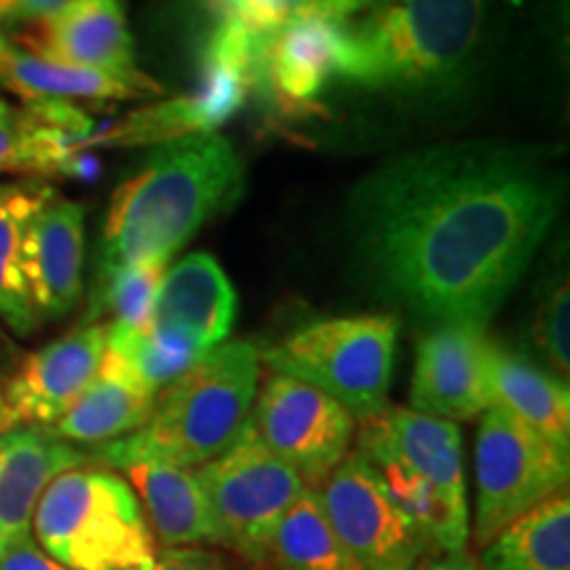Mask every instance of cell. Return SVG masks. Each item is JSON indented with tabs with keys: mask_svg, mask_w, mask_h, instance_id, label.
I'll list each match as a JSON object with an SVG mask.
<instances>
[{
	"mask_svg": "<svg viewBox=\"0 0 570 570\" xmlns=\"http://www.w3.org/2000/svg\"><path fill=\"white\" fill-rule=\"evenodd\" d=\"M356 452L375 468L433 558L465 550L470 508L458 423L410 407H386L360 420Z\"/></svg>",
	"mask_w": 570,
	"mask_h": 570,
	"instance_id": "cell-5",
	"label": "cell"
},
{
	"mask_svg": "<svg viewBox=\"0 0 570 570\" xmlns=\"http://www.w3.org/2000/svg\"><path fill=\"white\" fill-rule=\"evenodd\" d=\"M458 554V552H454ZM454 554H439V558H425L417 568L412 570H452L454 568Z\"/></svg>",
	"mask_w": 570,
	"mask_h": 570,
	"instance_id": "cell-36",
	"label": "cell"
},
{
	"mask_svg": "<svg viewBox=\"0 0 570 570\" xmlns=\"http://www.w3.org/2000/svg\"><path fill=\"white\" fill-rule=\"evenodd\" d=\"M164 273L167 265H135L96 277L85 323H101L106 317V325L114 331L146 327L151 323L154 298Z\"/></svg>",
	"mask_w": 570,
	"mask_h": 570,
	"instance_id": "cell-28",
	"label": "cell"
},
{
	"mask_svg": "<svg viewBox=\"0 0 570 570\" xmlns=\"http://www.w3.org/2000/svg\"><path fill=\"white\" fill-rule=\"evenodd\" d=\"M346 24L309 11L267 42L259 88L285 117H306L333 77L344 75Z\"/></svg>",
	"mask_w": 570,
	"mask_h": 570,
	"instance_id": "cell-14",
	"label": "cell"
},
{
	"mask_svg": "<svg viewBox=\"0 0 570 570\" xmlns=\"http://www.w3.org/2000/svg\"><path fill=\"white\" fill-rule=\"evenodd\" d=\"M88 462V452L51 428L17 425L0 433V552L32 537L35 510L56 475Z\"/></svg>",
	"mask_w": 570,
	"mask_h": 570,
	"instance_id": "cell-17",
	"label": "cell"
},
{
	"mask_svg": "<svg viewBox=\"0 0 570 570\" xmlns=\"http://www.w3.org/2000/svg\"><path fill=\"white\" fill-rule=\"evenodd\" d=\"M63 3H67V0H13V19L40 21L46 19L48 13L61 9Z\"/></svg>",
	"mask_w": 570,
	"mask_h": 570,
	"instance_id": "cell-35",
	"label": "cell"
},
{
	"mask_svg": "<svg viewBox=\"0 0 570 570\" xmlns=\"http://www.w3.org/2000/svg\"><path fill=\"white\" fill-rule=\"evenodd\" d=\"M483 570H570L568 489L512 520L481 550Z\"/></svg>",
	"mask_w": 570,
	"mask_h": 570,
	"instance_id": "cell-24",
	"label": "cell"
},
{
	"mask_svg": "<svg viewBox=\"0 0 570 570\" xmlns=\"http://www.w3.org/2000/svg\"><path fill=\"white\" fill-rule=\"evenodd\" d=\"M252 423L265 446L298 473L306 489L331 479L354 444L356 420L336 399L288 375H273L256 394Z\"/></svg>",
	"mask_w": 570,
	"mask_h": 570,
	"instance_id": "cell-12",
	"label": "cell"
},
{
	"mask_svg": "<svg viewBox=\"0 0 570 570\" xmlns=\"http://www.w3.org/2000/svg\"><path fill=\"white\" fill-rule=\"evenodd\" d=\"M487 0H386L346 24L344 80L399 96L454 90L473 59Z\"/></svg>",
	"mask_w": 570,
	"mask_h": 570,
	"instance_id": "cell-4",
	"label": "cell"
},
{
	"mask_svg": "<svg viewBox=\"0 0 570 570\" xmlns=\"http://www.w3.org/2000/svg\"><path fill=\"white\" fill-rule=\"evenodd\" d=\"M259 348L225 341L156 396L148 423L130 436L101 444L90 460L119 470L130 462L202 468L244 433L259 394Z\"/></svg>",
	"mask_w": 570,
	"mask_h": 570,
	"instance_id": "cell-3",
	"label": "cell"
},
{
	"mask_svg": "<svg viewBox=\"0 0 570 570\" xmlns=\"http://www.w3.org/2000/svg\"><path fill=\"white\" fill-rule=\"evenodd\" d=\"M0 175H27L42 180V159L24 109L6 101H0Z\"/></svg>",
	"mask_w": 570,
	"mask_h": 570,
	"instance_id": "cell-30",
	"label": "cell"
},
{
	"mask_svg": "<svg viewBox=\"0 0 570 570\" xmlns=\"http://www.w3.org/2000/svg\"><path fill=\"white\" fill-rule=\"evenodd\" d=\"M399 320L394 315H356L317 320L259 352L275 375H288L336 399L354 420L389 407Z\"/></svg>",
	"mask_w": 570,
	"mask_h": 570,
	"instance_id": "cell-7",
	"label": "cell"
},
{
	"mask_svg": "<svg viewBox=\"0 0 570 570\" xmlns=\"http://www.w3.org/2000/svg\"><path fill=\"white\" fill-rule=\"evenodd\" d=\"M209 502L214 544L252 562H267L269 541L306 483L265 446L252 420L219 458L196 468Z\"/></svg>",
	"mask_w": 570,
	"mask_h": 570,
	"instance_id": "cell-9",
	"label": "cell"
},
{
	"mask_svg": "<svg viewBox=\"0 0 570 570\" xmlns=\"http://www.w3.org/2000/svg\"><path fill=\"white\" fill-rule=\"evenodd\" d=\"M317 0H202V9L219 21H233L248 32L275 35L304 13L315 11Z\"/></svg>",
	"mask_w": 570,
	"mask_h": 570,
	"instance_id": "cell-29",
	"label": "cell"
},
{
	"mask_svg": "<svg viewBox=\"0 0 570 570\" xmlns=\"http://www.w3.org/2000/svg\"><path fill=\"white\" fill-rule=\"evenodd\" d=\"M106 354V323H85L21 362L3 389L19 425L53 428L96 377Z\"/></svg>",
	"mask_w": 570,
	"mask_h": 570,
	"instance_id": "cell-15",
	"label": "cell"
},
{
	"mask_svg": "<svg viewBox=\"0 0 570 570\" xmlns=\"http://www.w3.org/2000/svg\"><path fill=\"white\" fill-rule=\"evenodd\" d=\"M6 19H13V9L9 3H3V0H0V21H6ZM6 46H9V42H6L3 35H0V53H3Z\"/></svg>",
	"mask_w": 570,
	"mask_h": 570,
	"instance_id": "cell-39",
	"label": "cell"
},
{
	"mask_svg": "<svg viewBox=\"0 0 570 570\" xmlns=\"http://www.w3.org/2000/svg\"><path fill=\"white\" fill-rule=\"evenodd\" d=\"M24 48L77 67L135 69L125 0H67L38 21Z\"/></svg>",
	"mask_w": 570,
	"mask_h": 570,
	"instance_id": "cell-19",
	"label": "cell"
},
{
	"mask_svg": "<svg viewBox=\"0 0 570 570\" xmlns=\"http://www.w3.org/2000/svg\"><path fill=\"white\" fill-rule=\"evenodd\" d=\"M494 344L497 341L489 338L487 325H433L417 341L410 410L449 423H465L494 407V386H491Z\"/></svg>",
	"mask_w": 570,
	"mask_h": 570,
	"instance_id": "cell-13",
	"label": "cell"
},
{
	"mask_svg": "<svg viewBox=\"0 0 570 570\" xmlns=\"http://www.w3.org/2000/svg\"><path fill=\"white\" fill-rule=\"evenodd\" d=\"M3 3H9V6H11V9H13V0H3Z\"/></svg>",
	"mask_w": 570,
	"mask_h": 570,
	"instance_id": "cell-40",
	"label": "cell"
},
{
	"mask_svg": "<svg viewBox=\"0 0 570 570\" xmlns=\"http://www.w3.org/2000/svg\"><path fill=\"white\" fill-rule=\"evenodd\" d=\"M21 269L40 323L67 317L82 296L85 206L53 190L27 227Z\"/></svg>",
	"mask_w": 570,
	"mask_h": 570,
	"instance_id": "cell-16",
	"label": "cell"
},
{
	"mask_svg": "<svg viewBox=\"0 0 570 570\" xmlns=\"http://www.w3.org/2000/svg\"><path fill=\"white\" fill-rule=\"evenodd\" d=\"M17 417L11 415L9 404H6V396H3V386H0V433L11 431V428H17Z\"/></svg>",
	"mask_w": 570,
	"mask_h": 570,
	"instance_id": "cell-37",
	"label": "cell"
},
{
	"mask_svg": "<svg viewBox=\"0 0 570 570\" xmlns=\"http://www.w3.org/2000/svg\"><path fill=\"white\" fill-rule=\"evenodd\" d=\"M35 541L69 570H140L156 539L125 475L80 465L56 475L32 518Z\"/></svg>",
	"mask_w": 570,
	"mask_h": 570,
	"instance_id": "cell-6",
	"label": "cell"
},
{
	"mask_svg": "<svg viewBox=\"0 0 570 570\" xmlns=\"http://www.w3.org/2000/svg\"><path fill=\"white\" fill-rule=\"evenodd\" d=\"M570 458L541 433L512 415L489 407L475 439V518L473 544L483 550L512 520L568 489Z\"/></svg>",
	"mask_w": 570,
	"mask_h": 570,
	"instance_id": "cell-10",
	"label": "cell"
},
{
	"mask_svg": "<svg viewBox=\"0 0 570 570\" xmlns=\"http://www.w3.org/2000/svg\"><path fill=\"white\" fill-rule=\"evenodd\" d=\"M560 198L562 177L531 148L452 142L370 173L348 198V230L377 294L433 325H489Z\"/></svg>",
	"mask_w": 570,
	"mask_h": 570,
	"instance_id": "cell-1",
	"label": "cell"
},
{
	"mask_svg": "<svg viewBox=\"0 0 570 570\" xmlns=\"http://www.w3.org/2000/svg\"><path fill=\"white\" fill-rule=\"evenodd\" d=\"M51 194V185L35 180V177L19 183H0V320L17 336H30L40 327L24 283L21 254H24L30 219Z\"/></svg>",
	"mask_w": 570,
	"mask_h": 570,
	"instance_id": "cell-25",
	"label": "cell"
},
{
	"mask_svg": "<svg viewBox=\"0 0 570 570\" xmlns=\"http://www.w3.org/2000/svg\"><path fill=\"white\" fill-rule=\"evenodd\" d=\"M491 386L494 404L510 410L560 452H570V391L566 377L547 373L525 354L494 344Z\"/></svg>",
	"mask_w": 570,
	"mask_h": 570,
	"instance_id": "cell-23",
	"label": "cell"
},
{
	"mask_svg": "<svg viewBox=\"0 0 570 570\" xmlns=\"http://www.w3.org/2000/svg\"><path fill=\"white\" fill-rule=\"evenodd\" d=\"M275 570H360L327 520L317 489H304L269 541Z\"/></svg>",
	"mask_w": 570,
	"mask_h": 570,
	"instance_id": "cell-26",
	"label": "cell"
},
{
	"mask_svg": "<svg viewBox=\"0 0 570 570\" xmlns=\"http://www.w3.org/2000/svg\"><path fill=\"white\" fill-rule=\"evenodd\" d=\"M0 570H69L53 560L32 537L0 552Z\"/></svg>",
	"mask_w": 570,
	"mask_h": 570,
	"instance_id": "cell-33",
	"label": "cell"
},
{
	"mask_svg": "<svg viewBox=\"0 0 570 570\" xmlns=\"http://www.w3.org/2000/svg\"><path fill=\"white\" fill-rule=\"evenodd\" d=\"M140 570H225V562L204 547H156L154 560Z\"/></svg>",
	"mask_w": 570,
	"mask_h": 570,
	"instance_id": "cell-32",
	"label": "cell"
},
{
	"mask_svg": "<svg viewBox=\"0 0 570 570\" xmlns=\"http://www.w3.org/2000/svg\"><path fill=\"white\" fill-rule=\"evenodd\" d=\"M317 491L333 531L360 570H412L433 558L412 520L383 489L375 468L356 449Z\"/></svg>",
	"mask_w": 570,
	"mask_h": 570,
	"instance_id": "cell-11",
	"label": "cell"
},
{
	"mask_svg": "<svg viewBox=\"0 0 570 570\" xmlns=\"http://www.w3.org/2000/svg\"><path fill=\"white\" fill-rule=\"evenodd\" d=\"M452 570H479V562L470 558L468 550L454 554V568Z\"/></svg>",
	"mask_w": 570,
	"mask_h": 570,
	"instance_id": "cell-38",
	"label": "cell"
},
{
	"mask_svg": "<svg viewBox=\"0 0 570 570\" xmlns=\"http://www.w3.org/2000/svg\"><path fill=\"white\" fill-rule=\"evenodd\" d=\"M0 82L24 104L151 101L164 92L159 82L138 69L77 67L19 46H6L0 53Z\"/></svg>",
	"mask_w": 570,
	"mask_h": 570,
	"instance_id": "cell-18",
	"label": "cell"
},
{
	"mask_svg": "<svg viewBox=\"0 0 570 570\" xmlns=\"http://www.w3.org/2000/svg\"><path fill=\"white\" fill-rule=\"evenodd\" d=\"M479 570H483V568H479Z\"/></svg>",
	"mask_w": 570,
	"mask_h": 570,
	"instance_id": "cell-41",
	"label": "cell"
},
{
	"mask_svg": "<svg viewBox=\"0 0 570 570\" xmlns=\"http://www.w3.org/2000/svg\"><path fill=\"white\" fill-rule=\"evenodd\" d=\"M138 497L154 539L161 547L214 544V525L196 470L167 462H130L119 468Z\"/></svg>",
	"mask_w": 570,
	"mask_h": 570,
	"instance_id": "cell-22",
	"label": "cell"
},
{
	"mask_svg": "<svg viewBox=\"0 0 570 570\" xmlns=\"http://www.w3.org/2000/svg\"><path fill=\"white\" fill-rule=\"evenodd\" d=\"M156 396L159 394L142 386L119 356L106 352L90 386L51 431L69 444H109L148 423Z\"/></svg>",
	"mask_w": 570,
	"mask_h": 570,
	"instance_id": "cell-21",
	"label": "cell"
},
{
	"mask_svg": "<svg viewBox=\"0 0 570 570\" xmlns=\"http://www.w3.org/2000/svg\"><path fill=\"white\" fill-rule=\"evenodd\" d=\"M386 3V0H317L315 11L325 13V17L333 19H354L356 13L375 9V6Z\"/></svg>",
	"mask_w": 570,
	"mask_h": 570,
	"instance_id": "cell-34",
	"label": "cell"
},
{
	"mask_svg": "<svg viewBox=\"0 0 570 570\" xmlns=\"http://www.w3.org/2000/svg\"><path fill=\"white\" fill-rule=\"evenodd\" d=\"M269 38L273 35L248 32L233 21L214 24L198 56L194 90L130 111L122 122L98 132L96 146H159L185 135L217 132L259 88Z\"/></svg>",
	"mask_w": 570,
	"mask_h": 570,
	"instance_id": "cell-8",
	"label": "cell"
},
{
	"mask_svg": "<svg viewBox=\"0 0 570 570\" xmlns=\"http://www.w3.org/2000/svg\"><path fill=\"white\" fill-rule=\"evenodd\" d=\"M235 315L238 296L230 277L212 254L196 252L164 273L154 298L151 323L180 327L212 352L230 336Z\"/></svg>",
	"mask_w": 570,
	"mask_h": 570,
	"instance_id": "cell-20",
	"label": "cell"
},
{
	"mask_svg": "<svg viewBox=\"0 0 570 570\" xmlns=\"http://www.w3.org/2000/svg\"><path fill=\"white\" fill-rule=\"evenodd\" d=\"M244 161L223 135L159 142L114 190L104 219L96 277L135 265H169L206 223L244 194Z\"/></svg>",
	"mask_w": 570,
	"mask_h": 570,
	"instance_id": "cell-2",
	"label": "cell"
},
{
	"mask_svg": "<svg viewBox=\"0 0 570 570\" xmlns=\"http://www.w3.org/2000/svg\"><path fill=\"white\" fill-rule=\"evenodd\" d=\"M106 352L119 356L142 386L161 394L202 362L209 348L180 327L148 323L140 331H114L106 325Z\"/></svg>",
	"mask_w": 570,
	"mask_h": 570,
	"instance_id": "cell-27",
	"label": "cell"
},
{
	"mask_svg": "<svg viewBox=\"0 0 570 570\" xmlns=\"http://www.w3.org/2000/svg\"><path fill=\"white\" fill-rule=\"evenodd\" d=\"M568 283L554 285L552 294L541 304L537 325H533V341H537L539 352L550 362L554 375L566 377L570 370V341H568Z\"/></svg>",
	"mask_w": 570,
	"mask_h": 570,
	"instance_id": "cell-31",
	"label": "cell"
}]
</instances>
